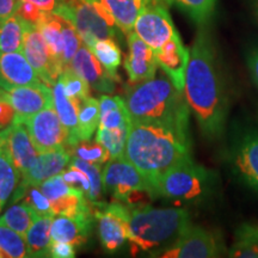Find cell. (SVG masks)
<instances>
[{
    "instance_id": "14",
    "label": "cell",
    "mask_w": 258,
    "mask_h": 258,
    "mask_svg": "<svg viewBox=\"0 0 258 258\" xmlns=\"http://www.w3.org/2000/svg\"><path fill=\"white\" fill-rule=\"evenodd\" d=\"M2 99L8 101L16 111V121L24 122L47 106L53 105V89L47 84L2 89Z\"/></svg>"
},
{
    "instance_id": "5",
    "label": "cell",
    "mask_w": 258,
    "mask_h": 258,
    "mask_svg": "<svg viewBox=\"0 0 258 258\" xmlns=\"http://www.w3.org/2000/svg\"><path fill=\"white\" fill-rule=\"evenodd\" d=\"M212 175L192 158L164 171L152 183V195L175 201H194L208 192Z\"/></svg>"
},
{
    "instance_id": "29",
    "label": "cell",
    "mask_w": 258,
    "mask_h": 258,
    "mask_svg": "<svg viewBox=\"0 0 258 258\" xmlns=\"http://www.w3.org/2000/svg\"><path fill=\"white\" fill-rule=\"evenodd\" d=\"M228 257L258 258V222H244L234 232Z\"/></svg>"
},
{
    "instance_id": "39",
    "label": "cell",
    "mask_w": 258,
    "mask_h": 258,
    "mask_svg": "<svg viewBox=\"0 0 258 258\" xmlns=\"http://www.w3.org/2000/svg\"><path fill=\"white\" fill-rule=\"evenodd\" d=\"M70 166L77 167V169L82 170L83 172H85L86 175H88L90 179V184H91V190H90L88 200L91 203H93V205L98 203V200L101 198L102 190L104 189L103 188L101 165L89 163V161L83 160L77 157H71Z\"/></svg>"
},
{
    "instance_id": "37",
    "label": "cell",
    "mask_w": 258,
    "mask_h": 258,
    "mask_svg": "<svg viewBox=\"0 0 258 258\" xmlns=\"http://www.w3.org/2000/svg\"><path fill=\"white\" fill-rule=\"evenodd\" d=\"M128 131L129 127L118 129L98 128L96 134V141L105 147L109 156H110V159L124 157Z\"/></svg>"
},
{
    "instance_id": "34",
    "label": "cell",
    "mask_w": 258,
    "mask_h": 258,
    "mask_svg": "<svg viewBox=\"0 0 258 258\" xmlns=\"http://www.w3.org/2000/svg\"><path fill=\"white\" fill-rule=\"evenodd\" d=\"M36 213L25 203L22 205H12L6 209V212L0 218V225H5L12 230L25 237L34 219L36 218Z\"/></svg>"
},
{
    "instance_id": "45",
    "label": "cell",
    "mask_w": 258,
    "mask_h": 258,
    "mask_svg": "<svg viewBox=\"0 0 258 258\" xmlns=\"http://www.w3.org/2000/svg\"><path fill=\"white\" fill-rule=\"evenodd\" d=\"M16 111L14 106L5 99H0V131L14 123Z\"/></svg>"
},
{
    "instance_id": "47",
    "label": "cell",
    "mask_w": 258,
    "mask_h": 258,
    "mask_svg": "<svg viewBox=\"0 0 258 258\" xmlns=\"http://www.w3.org/2000/svg\"><path fill=\"white\" fill-rule=\"evenodd\" d=\"M247 69H249L250 76L258 88V46L252 48L249 51L246 57Z\"/></svg>"
},
{
    "instance_id": "18",
    "label": "cell",
    "mask_w": 258,
    "mask_h": 258,
    "mask_svg": "<svg viewBox=\"0 0 258 258\" xmlns=\"http://www.w3.org/2000/svg\"><path fill=\"white\" fill-rule=\"evenodd\" d=\"M70 67L89 83L96 91L112 93L115 91V80L98 59L93 55L86 44H82L71 61Z\"/></svg>"
},
{
    "instance_id": "10",
    "label": "cell",
    "mask_w": 258,
    "mask_h": 258,
    "mask_svg": "<svg viewBox=\"0 0 258 258\" xmlns=\"http://www.w3.org/2000/svg\"><path fill=\"white\" fill-rule=\"evenodd\" d=\"M133 31L154 51L178 34L169 11L161 0H153L144 9L135 21Z\"/></svg>"
},
{
    "instance_id": "35",
    "label": "cell",
    "mask_w": 258,
    "mask_h": 258,
    "mask_svg": "<svg viewBox=\"0 0 258 258\" xmlns=\"http://www.w3.org/2000/svg\"><path fill=\"white\" fill-rule=\"evenodd\" d=\"M23 257H28L24 235L8 226L0 225V258Z\"/></svg>"
},
{
    "instance_id": "8",
    "label": "cell",
    "mask_w": 258,
    "mask_h": 258,
    "mask_svg": "<svg viewBox=\"0 0 258 258\" xmlns=\"http://www.w3.org/2000/svg\"><path fill=\"white\" fill-rule=\"evenodd\" d=\"M226 252L221 237L217 233L190 225L172 245L157 252L161 258H213Z\"/></svg>"
},
{
    "instance_id": "36",
    "label": "cell",
    "mask_w": 258,
    "mask_h": 258,
    "mask_svg": "<svg viewBox=\"0 0 258 258\" xmlns=\"http://www.w3.org/2000/svg\"><path fill=\"white\" fill-rule=\"evenodd\" d=\"M184 11L198 24H206L214 14L217 0H161Z\"/></svg>"
},
{
    "instance_id": "21",
    "label": "cell",
    "mask_w": 258,
    "mask_h": 258,
    "mask_svg": "<svg viewBox=\"0 0 258 258\" xmlns=\"http://www.w3.org/2000/svg\"><path fill=\"white\" fill-rule=\"evenodd\" d=\"M71 153L67 147L38 153L37 159L30 169L22 175L21 185H41L44 180L59 175L67 164H70Z\"/></svg>"
},
{
    "instance_id": "25",
    "label": "cell",
    "mask_w": 258,
    "mask_h": 258,
    "mask_svg": "<svg viewBox=\"0 0 258 258\" xmlns=\"http://www.w3.org/2000/svg\"><path fill=\"white\" fill-rule=\"evenodd\" d=\"M99 101V125L98 128L118 129L128 128L131 115L123 98L118 96H101Z\"/></svg>"
},
{
    "instance_id": "13",
    "label": "cell",
    "mask_w": 258,
    "mask_h": 258,
    "mask_svg": "<svg viewBox=\"0 0 258 258\" xmlns=\"http://www.w3.org/2000/svg\"><path fill=\"white\" fill-rule=\"evenodd\" d=\"M98 209L95 218L98 220V233L102 245L108 251H115L124 244L129 235L131 209L118 202L109 205L96 203Z\"/></svg>"
},
{
    "instance_id": "7",
    "label": "cell",
    "mask_w": 258,
    "mask_h": 258,
    "mask_svg": "<svg viewBox=\"0 0 258 258\" xmlns=\"http://www.w3.org/2000/svg\"><path fill=\"white\" fill-rule=\"evenodd\" d=\"M103 188L110 191L116 201H124L131 206L141 205L143 194L152 195L151 186L143 173L125 157L112 158L106 161L102 171Z\"/></svg>"
},
{
    "instance_id": "20",
    "label": "cell",
    "mask_w": 258,
    "mask_h": 258,
    "mask_svg": "<svg viewBox=\"0 0 258 258\" xmlns=\"http://www.w3.org/2000/svg\"><path fill=\"white\" fill-rule=\"evenodd\" d=\"M232 161L237 175L258 191V132H249L234 146Z\"/></svg>"
},
{
    "instance_id": "6",
    "label": "cell",
    "mask_w": 258,
    "mask_h": 258,
    "mask_svg": "<svg viewBox=\"0 0 258 258\" xmlns=\"http://www.w3.org/2000/svg\"><path fill=\"white\" fill-rule=\"evenodd\" d=\"M54 14L71 22L88 47L96 40L115 38L117 34L114 18L99 0H63Z\"/></svg>"
},
{
    "instance_id": "12",
    "label": "cell",
    "mask_w": 258,
    "mask_h": 258,
    "mask_svg": "<svg viewBox=\"0 0 258 258\" xmlns=\"http://www.w3.org/2000/svg\"><path fill=\"white\" fill-rule=\"evenodd\" d=\"M22 53L36 71L37 76L40 77L42 82L53 88L63 69L50 54L49 48H48L37 25L28 23V22L24 32Z\"/></svg>"
},
{
    "instance_id": "44",
    "label": "cell",
    "mask_w": 258,
    "mask_h": 258,
    "mask_svg": "<svg viewBox=\"0 0 258 258\" xmlns=\"http://www.w3.org/2000/svg\"><path fill=\"white\" fill-rule=\"evenodd\" d=\"M76 256V246L63 241H50L49 257L54 258H73Z\"/></svg>"
},
{
    "instance_id": "24",
    "label": "cell",
    "mask_w": 258,
    "mask_h": 258,
    "mask_svg": "<svg viewBox=\"0 0 258 258\" xmlns=\"http://www.w3.org/2000/svg\"><path fill=\"white\" fill-rule=\"evenodd\" d=\"M114 18L118 30L125 35L134 30V24L139 15L153 0H99Z\"/></svg>"
},
{
    "instance_id": "1",
    "label": "cell",
    "mask_w": 258,
    "mask_h": 258,
    "mask_svg": "<svg viewBox=\"0 0 258 258\" xmlns=\"http://www.w3.org/2000/svg\"><path fill=\"white\" fill-rule=\"evenodd\" d=\"M189 50L183 91L203 137L217 140L225 132L230 96L217 50L205 28L200 29Z\"/></svg>"
},
{
    "instance_id": "28",
    "label": "cell",
    "mask_w": 258,
    "mask_h": 258,
    "mask_svg": "<svg viewBox=\"0 0 258 258\" xmlns=\"http://www.w3.org/2000/svg\"><path fill=\"white\" fill-rule=\"evenodd\" d=\"M42 36L46 41L50 54L56 62L63 69V36H62V17L54 12H44L43 17L38 22Z\"/></svg>"
},
{
    "instance_id": "33",
    "label": "cell",
    "mask_w": 258,
    "mask_h": 258,
    "mask_svg": "<svg viewBox=\"0 0 258 258\" xmlns=\"http://www.w3.org/2000/svg\"><path fill=\"white\" fill-rule=\"evenodd\" d=\"M99 125V101L88 97L79 105V137L80 141L91 140Z\"/></svg>"
},
{
    "instance_id": "50",
    "label": "cell",
    "mask_w": 258,
    "mask_h": 258,
    "mask_svg": "<svg viewBox=\"0 0 258 258\" xmlns=\"http://www.w3.org/2000/svg\"><path fill=\"white\" fill-rule=\"evenodd\" d=\"M0 99H2V89H0Z\"/></svg>"
},
{
    "instance_id": "30",
    "label": "cell",
    "mask_w": 258,
    "mask_h": 258,
    "mask_svg": "<svg viewBox=\"0 0 258 258\" xmlns=\"http://www.w3.org/2000/svg\"><path fill=\"white\" fill-rule=\"evenodd\" d=\"M89 48L93 53V55L98 59L99 62L108 71V73L114 78L115 82H120L117 70L121 64L122 53L120 47L114 41V38L96 40Z\"/></svg>"
},
{
    "instance_id": "9",
    "label": "cell",
    "mask_w": 258,
    "mask_h": 258,
    "mask_svg": "<svg viewBox=\"0 0 258 258\" xmlns=\"http://www.w3.org/2000/svg\"><path fill=\"white\" fill-rule=\"evenodd\" d=\"M38 186L50 201L55 215L92 218V209L86 201L85 192L76 186L70 185L63 179L62 173L44 180Z\"/></svg>"
},
{
    "instance_id": "17",
    "label": "cell",
    "mask_w": 258,
    "mask_h": 258,
    "mask_svg": "<svg viewBox=\"0 0 258 258\" xmlns=\"http://www.w3.org/2000/svg\"><path fill=\"white\" fill-rule=\"evenodd\" d=\"M42 83L36 71L21 51H0V89L36 85Z\"/></svg>"
},
{
    "instance_id": "15",
    "label": "cell",
    "mask_w": 258,
    "mask_h": 258,
    "mask_svg": "<svg viewBox=\"0 0 258 258\" xmlns=\"http://www.w3.org/2000/svg\"><path fill=\"white\" fill-rule=\"evenodd\" d=\"M127 42L129 51L124 60V70L129 82L135 84L154 78L158 69L154 50L134 31L127 35Z\"/></svg>"
},
{
    "instance_id": "22",
    "label": "cell",
    "mask_w": 258,
    "mask_h": 258,
    "mask_svg": "<svg viewBox=\"0 0 258 258\" xmlns=\"http://www.w3.org/2000/svg\"><path fill=\"white\" fill-rule=\"evenodd\" d=\"M53 104L54 108L59 115L63 127L66 128L67 134H69V140H67V146L71 147L80 143L79 137V105L80 102L78 99L71 98L64 93L62 83L60 78L54 84L53 88Z\"/></svg>"
},
{
    "instance_id": "46",
    "label": "cell",
    "mask_w": 258,
    "mask_h": 258,
    "mask_svg": "<svg viewBox=\"0 0 258 258\" xmlns=\"http://www.w3.org/2000/svg\"><path fill=\"white\" fill-rule=\"evenodd\" d=\"M22 0H0V25L18 12Z\"/></svg>"
},
{
    "instance_id": "40",
    "label": "cell",
    "mask_w": 258,
    "mask_h": 258,
    "mask_svg": "<svg viewBox=\"0 0 258 258\" xmlns=\"http://www.w3.org/2000/svg\"><path fill=\"white\" fill-rule=\"evenodd\" d=\"M61 83H62L63 91L71 98L84 101L90 97V88L89 83L85 79L82 78L79 74H77L71 67L63 69L62 73L59 77Z\"/></svg>"
},
{
    "instance_id": "48",
    "label": "cell",
    "mask_w": 258,
    "mask_h": 258,
    "mask_svg": "<svg viewBox=\"0 0 258 258\" xmlns=\"http://www.w3.org/2000/svg\"><path fill=\"white\" fill-rule=\"evenodd\" d=\"M22 2L31 3L46 12H54L63 0H22Z\"/></svg>"
},
{
    "instance_id": "23",
    "label": "cell",
    "mask_w": 258,
    "mask_h": 258,
    "mask_svg": "<svg viewBox=\"0 0 258 258\" xmlns=\"http://www.w3.org/2000/svg\"><path fill=\"white\" fill-rule=\"evenodd\" d=\"M92 218H72L66 215H55L51 221V240L70 243L80 246L88 240Z\"/></svg>"
},
{
    "instance_id": "31",
    "label": "cell",
    "mask_w": 258,
    "mask_h": 258,
    "mask_svg": "<svg viewBox=\"0 0 258 258\" xmlns=\"http://www.w3.org/2000/svg\"><path fill=\"white\" fill-rule=\"evenodd\" d=\"M25 28H27V21H24L18 14L12 16L0 25V51L22 53Z\"/></svg>"
},
{
    "instance_id": "49",
    "label": "cell",
    "mask_w": 258,
    "mask_h": 258,
    "mask_svg": "<svg viewBox=\"0 0 258 258\" xmlns=\"http://www.w3.org/2000/svg\"><path fill=\"white\" fill-rule=\"evenodd\" d=\"M256 15H257V19H258V0L256 2Z\"/></svg>"
},
{
    "instance_id": "4",
    "label": "cell",
    "mask_w": 258,
    "mask_h": 258,
    "mask_svg": "<svg viewBox=\"0 0 258 258\" xmlns=\"http://www.w3.org/2000/svg\"><path fill=\"white\" fill-rule=\"evenodd\" d=\"M190 225V214L184 208L139 205L131 211L128 240L138 250H164L175 243Z\"/></svg>"
},
{
    "instance_id": "3",
    "label": "cell",
    "mask_w": 258,
    "mask_h": 258,
    "mask_svg": "<svg viewBox=\"0 0 258 258\" xmlns=\"http://www.w3.org/2000/svg\"><path fill=\"white\" fill-rule=\"evenodd\" d=\"M125 105L132 120L161 122L189 129L190 109L184 91L169 77L135 83L125 90Z\"/></svg>"
},
{
    "instance_id": "42",
    "label": "cell",
    "mask_w": 258,
    "mask_h": 258,
    "mask_svg": "<svg viewBox=\"0 0 258 258\" xmlns=\"http://www.w3.org/2000/svg\"><path fill=\"white\" fill-rule=\"evenodd\" d=\"M61 173H62L63 179L66 180L70 185L76 186V188L83 190V191L85 192L86 199H88L90 190H91V184H90V179L85 172H83L82 170L77 169V167L74 166H69V169L66 171L63 170V172Z\"/></svg>"
},
{
    "instance_id": "19",
    "label": "cell",
    "mask_w": 258,
    "mask_h": 258,
    "mask_svg": "<svg viewBox=\"0 0 258 258\" xmlns=\"http://www.w3.org/2000/svg\"><path fill=\"white\" fill-rule=\"evenodd\" d=\"M3 133L11 159L21 175H23L38 157V152L32 143L27 125L23 122L15 120L10 127L3 129Z\"/></svg>"
},
{
    "instance_id": "43",
    "label": "cell",
    "mask_w": 258,
    "mask_h": 258,
    "mask_svg": "<svg viewBox=\"0 0 258 258\" xmlns=\"http://www.w3.org/2000/svg\"><path fill=\"white\" fill-rule=\"evenodd\" d=\"M44 12L46 11H43V10L37 8L36 5L31 4V3L22 2L17 14L21 16L24 21H27L28 23L37 25L38 22L41 21V18L43 17Z\"/></svg>"
},
{
    "instance_id": "16",
    "label": "cell",
    "mask_w": 258,
    "mask_h": 258,
    "mask_svg": "<svg viewBox=\"0 0 258 258\" xmlns=\"http://www.w3.org/2000/svg\"><path fill=\"white\" fill-rule=\"evenodd\" d=\"M158 66L179 90H184L185 73L188 69L190 50L183 44L179 34L167 41L163 47L154 51Z\"/></svg>"
},
{
    "instance_id": "27",
    "label": "cell",
    "mask_w": 258,
    "mask_h": 258,
    "mask_svg": "<svg viewBox=\"0 0 258 258\" xmlns=\"http://www.w3.org/2000/svg\"><path fill=\"white\" fill-rule=\"evenodd\" d=\"M21 177V172L15 166L10 156L2 129L0 131V209H3L10 196L17 188Z\"/></svg>"
},
{
    "instance_id": "26",
    "label": "cell",
    "mask_w": 258,
    "mask_h": 258,
    "mask_svg": "<svg viewBox=\"0 0 258 258\" xmlns=\"http://www.w3.org/2000/svg\"><path fill=\"white\" fill-rule=\"evenodd\" d=\"M54 217L36 215L25 234L28 257H49L50 227Z\"/></svg>"
},
{
    "instance_id": "41",
    "label": "cell",
    "mask_w": 258,
    "mask_h": 258,
    "mask_svg": "<svg viewBox=\"0 0 258 258\" xmlns=\"http://www.w3.org/2000/svg\"><path fill=\"white\" fill-rule=\"evenodd\" d=\"M62 36H63V69L69 67L71 61L76 55L80 46L83 44V40L79 32L74 28V25L67 19L62 18Z\"/></svg>"
},
{
    "instance_id": "2",
    "label": "cell",
    "mask_w": 258,
    "mask_h": 258,
    "mask_svg": "<svg viewBox=\"0 0 258 258\" xmlns=\"http://www.w3.org/2000/svg\"><path fill=\"white\" fill-rule=\"evenodd\" d=\"M124 157L143 173L152 191L160 173L191 158L189 129L131 118Z\"/></svg>"
},
{
    "instance_id": "38",
    "label": "cell",
    "mask_w": 258,
    "mask_h": 258,
    "mask_svg": "<svg viewBox=\"0 0 258 258\" xmlns=\"http://www.w3.org/2000/svg\"><path fill=\"white\" fill-rule=\"evenodd\" d=\"M70 151L71 156L80 158V159L89 161V163L97 164V165H103L106 161L110 160L108 151L105 147L99 143H91V140L80 141L74 146L67 147Z\"/></svg>"
},
{
    "instance_id": "51",
    "label": "cell",
    "mask_w": 258,
    "mask_h": 258,
    "mask_svg": "<svg viewBox=\"0 0 258 258\" xmlns=\"http://www.w3.org/2000/svg\"><path fill=\"white\" fill-rule=\"evenodd\" d=\"M0 211H2V209H0Z\"/></svg>"
},
{
    "instance_id": "32",
    "label": "cell",
    "mask_w": 258,
    "mask_h": 258,
    "mask_svg": "<svg viewBox=\"0 0 258 258\" xmlns=\"http://www.w3.org/2000/svg\"><path fill=\"white\" fill-rule=\"evenodd\" d=\"M23 201L28 205L37 215H46V217H55L50 201L44 195L38 185H21L18 184L15 190L12 202Z\"/></svg>"
},
{
    "instance_id": "11",
    "label": "cell",
    "mask_w": 258,
    "mask_h": 258,
    "mask_svg": "<svg viewBox=\"0 0 258 258\" xmlns=\"http://www.w3.org/2000/svg\"><path fill=\"white\" fill-rule=\"evenodd\" d=\"M23 123L27 125L38 153L67 146L69 134L54 108V104L30 116Z\"/></svg>"
}]
</instances>
